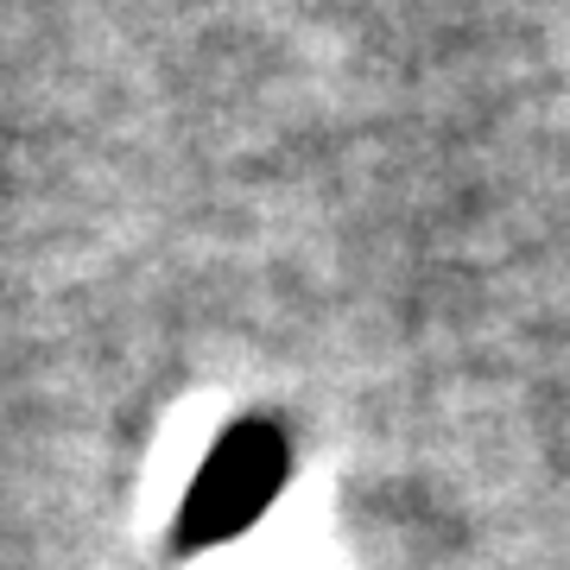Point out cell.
Masks as SVG:
<instances>
[{
	"instance_id": "1",
	"label": "cell",
	"mask_w": 570,
	"mask_h": 570,
	"mask_svg": "<svg viewBox=\"0 0 570 570\" xmlns=\"http://www.w3.org/2000/svg\"><path fill=\"white\" fill-rule=\"evenodd\" d=\"M285 475H292V444L273 419H235V425L209 444V456L197 463L190 489L178 501L171 520V551H209L228 546L235 532H247L273 501H279Z\"/></svg>"
}]
</instances>
